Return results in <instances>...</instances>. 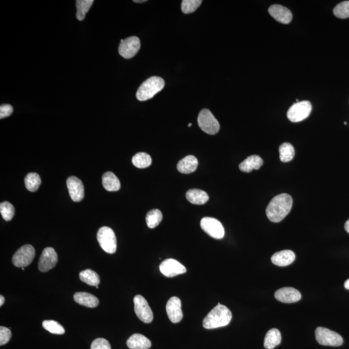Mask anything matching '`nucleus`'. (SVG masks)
<instances>
[{
  "label": "nucleus",
  "mask_w": 349,
  "mask_h": 349,
  "mask_svg": "<svg viewBox=\"0 0 349 349\" xmlns=\"http://www.w3.org/2000/svg\"><path fill=\"white\" fill-rule=\"evenodd\" d=\"M293 200L287 193L279 194L271 200L266 210V216L273 223H279L292 209Z\"/></svg>",
  "instance_id": "obj_1"
},
{
  "label": "nucleus",
  "mask_w": 349,
  "mask_h": 349,
  "mask_svg": "<svg viewBox=\"0 0 349 349\" xmlns=\"http://www.w3.org/2000/svg\"><path fill=\"white\" fill-rule=\"evenodd\" d=\"M232 314L225 305L218 303L203 320L204 328L213 329L225 327L231 322Z\"/></svg>",
  "instance_id": "obj_2"
},
{
  "label": "nucleus",
  "mask_w": 349,
  "mask_h": 349,
  "mask_svg": "<svg viewBox=\"0 0 349 349\" xmlns=\"http://www.w3.org/2000/svg\"><path fill=\"white\" fill-rule=\"evenodd\" d=\"M165 81L162 78L150 77L140 86L136 93V97L139 101L150 100L160 92L165 87Z\"/></svg>",
  "instance_id": "obj_3"
},
{
  "label": "nucleus",
  "mask_w": 349,
  "mask_h": 349,
  "mask_svg": "<svg viewBox=\"0 0 349 349\" xmlns=\"http://www.w3.org/2000/svg\"><path fill=\"white\" fill-rule=\"evenodd\" d=\"M97 240L100 247L106 253L114 254L116 251L117 242L115 232L111 228L103 226L97 232Z\"/></svg>",
  "instance_id": "obj_4"
},
{
  "label": "nucleus",
  "mask_w": 349,
  "mask_h": 349,
  "mask_svg": "<svg viewBox=\"0 0 349 349\" xmlns=\"http://www.w3.org/2000/svg\"><path fill=\"white\" fill-rule=\"evenodd\" d=\"M197 120L200 128L207 134L213 135L219 132V123L210 110L202 109L199 114Z\"/></svg>",
  "instance_id": "obj_5"
},
{
  "label": "nucleus",
  "mask_w": 349,
  "mask_h": 349,
  "mask_svg": "<svg viewBox=\"0 0 349 349\" xmlns=\"http://www.w3.org/2000/svg\"><path fill=\"white\" fill-rule=\"evenodd\" d=\"M315 335L317 342L322 346L338 347L342 346L344 343L341 335L324 327H318Z\"/></svg>",
  "instance_id": "obj_6"
},
{
  "label": "nucleus",
  "mask_w": 349,
  "mask_h": 349,
  "mask_svg": "<svg viewBox=\"0 0 349 349\" xmlns=\"http://www.w3.org/2000/svg\"><path fill=\"white\" fill-rule=\"evenodd\" d=\"M312 111V105L309 101H301L293 104L288 109L287 117L292 122H299L308 118Z\"/></svg>",
  "instance_id": "obj_7"
},
{
  "label": "nucleus",
  "mask_w": 349,
  "mask_h": 349,
  "mask_svg": "<svg viewBox=\"0 0 349 349\" xmlns=\"http://www.w3.org/2000/svg\"><path fill=\"white\" fill-rule=\"evenodd\" d=\"M35 256V250L31 245H25L16 252L12 257V263L19 268L29 266Z\"/></svg>",
  "instance_id": "obj_8"
},
{
  "label": "nucleus",
  "mask_w": 349,
  "mask_h": 349,
  "mask_svg": "<svg viewBox=\"0 0 349 349\" xmlns=\"http://www.w3.org/2000/svg\"><path fill=\"white\" fill-rule=\"evenodd\" d=\"M200 226L204 232L212 238L221 239L225 236V229L221 222L212 217H204L200 221Z\"/></svg>",
  "instance_id": "obj_9"
},
{
  "label": "nucleus",
  "mask_w": 349,
  "mask_h": 349,
  "mask_svg": "<svg viewBox=\"0 0 349 349\" xmlns=\"http://www.w3.org/2000/svg\"><path fill=\"white\" fill-rule=\"evenodd\" d=\"M136 315L144 323H150L154 320V314L148 301L141 295H137L133 299Z\"/></svg>",
  "instance_id": "obj_10"
},
{
  "label": "nucleus",
  "mask_w": 349,
  "mask_h": 349,
  "mask_svg": "<svg viewBox=\"0 0 349 349\" xmlns=\"http://www.w3.org/2000/svg\"><path fill=\"white\" fill-rule=\"evenodd\" d=\"M141 48V41L137 36H131L125 40H120L118 53L126 59L135 57Z\"/></svg>",
  "instance_id": "obj_11"
},
{
  "label": "nucleus",
  "mask_w": 349,
  "mask_h": 349,
  "mask_svg": "<svg viewBox=\"0 0 349 349\" xmlns=\"http://www.w3.org/2000/svg\"><path fill=\"white\" fill-rule=\"evenodd\" d=\"M159 269L164 275L173 277L186 272V267L174 259L164 261L159 266Z\"/></svg>",
  "instance_id": "obj_12"
},
{
  "label": "nucleus",
  "mask_w": 349,
  "mask_h": 349,
  "mask_svg": "<svg viewBox=\"0 0 349 349\" xmlns=\"http://www.w3.org/2000/svg\"><path fill=\"white\" fill-rule=\"evenodd\" d=\"M58 262V255L55 249L51 247L45 248L43 251L38 262L39 270L42 272L51 270Z\"/></svg>",
  "instance_id": "obj_13"
},
{
  "label": "nucleus",
  "mask_w": 349,
  "mask_h": 349,
  "mask_svg": "<svg viewBox=\"0 0 349 349\" xmlns=\"http://www.w3.org/2000/svg\"><path fill=\"white\" fill-rule=\"evenodd\" d=\"M69 193L71 199L75 202H80L84 197V186L83 182L77 176H72L67 179Z\"/></svg>",
  "instance_id": "obj_14"
},
{
  "label": "nucleus",
  "mask_w": 349,
  "mask_h": 349,
  "mask_svg": "<svg viewBox=\"0 0 349 349\" xmlns=\"http://www.w3.org/2000/svg\"><path fill=\"white\" fill-rule=\"evenodd\" d=\"M167 312L168 318L174 323L180 322L183 318L181 309V301L177 297H172L167 304Z\"/></svg>",
  "instance_id": "obj_15"
},
{
  "label": "nucleus",
  "mask_w": 349,
  "mask_h": 349,
  "mask_svg": "<svg viewBox=\"0 0 349 349\" xmlns=\"http://www.w3.org/2000/svg\"><path fill=\"white\" fill-rule=\"evenodd\" d=\"M275 297L280 302L293 303L300 300L301 295L296 288L284 287L280 288L275 292Z\"/></svg>",
  "instance_id": "obj_16"
},
{
  "label": "nucleus",
  "mask_w": 349,
  "mask_h": 349,
  "mask_svg": "<svg viewBox=\"0 0 349 349\" xmlns=\"http://www.w3.org/2000/svg\"><path fill=\"white\" fill-rule=\"evenodd\" d=\"M268 12L273 18L284 24H288L292 19V14L288 8L280 5H273L268 8Z\"/></svg>",
  "instance_id": "obj_17"
},
{
  "label": "nucleus",
  "mask_w": 349,
  "mask_h": 349,
  "mask_svg": "<svg viewBox=\"0 0 349 349\" xmlns=\"http://www.w3.org/2000/svg\"><path fill=\"white\" fill-rule=\"evenodd\" d=\"M296 259L294 252L289 250L276 252L271 258L272 263L279 266H286L292 263Z\"/></svg>",
  "instance_id": "obj_18"
},
{
  "label": "nucleus",
  "mask_w": 349,
  "mask_h": 349,
  "mask_svg": "<svg viewBox=\"0 0 349 349\" xmlns=\"http://www.w3.org/2000/svg\"><path fill=\"white\" fill-rule=\"evenodd\" d=\"M127 346L130 349H149L152 346V343L146 336L135 334L129 337Z\"/></svg>",
  "instance_id": "obj_19"
},
{
  "label": "nucleus",
  "mask_w": 349,
  "mask_h": 349,
  "mask_svg": "<svg viewBox=\"0 0 349 349\" xmlns=\"http://www.w3.org/2000/svg\"><path fill=\"white\" fill-rule=\"evenodd\" d=\"M197 159L193 155H188L184 157L177 164L178 171L184 174L193 173L197 170Z\"/></svg>",
  "instance_id": "obj_20"
},
{
  "label": "nucleus",
  "mask_w": 349,
  "mask_h": 349,
  "mask_svg": "<svg viewBox=\"0 0 349 349\" xmlns=\"http://www.w3.org/2000/svg\"><path fill=\"white\" fill-rule=\"evenodd\" d=\"M263 165V161L258 155H252L239 165L241 172L250 173L253 170H258Z\"/></svg>",
  "instance_id": "obj_21"
},
{
  "label": "nucleus",
  "mask_w": 349,
  "mask_h": 349,
  "mask_svg": "<svg viewBox=\"0 0 349 349\" xmlns=\"http://www.w3.org/2000/svg\"><path fill=\"white\" fill-rule=\"evenodd\" d=\"M186 197L189 202L197 205H202L209 200L208 193L199 189H191L187 191Z\"/></svg>",
  "instance_id": "obj_22"
},
{
  "label": "nucleus",
  "mask_w": 349,
  "mask_h": 349,
  "mask_svg": "<svg viewBox=\"0 0 349 349\" xmlns=\"http://www.w3.org/2000/svg\"><path fill=\"white\" fill-rule=\"evenodd\" d=\"M75 302L84 307L94 308L98 305L99 300L96 296L87 292H77L74 295Z\"/></svg>",
  "instance_id": "obj_23"
},
{
  "label": "nucleus",
  "mask_w": 349,
  "mask_h": 349,
  "mask_svg": "<svg viewBox=\"0 0 349 349\" xmlns=\"http://www.w3.org/2000/svg\"><path fill=\"white\" fill-rule=\"evenodd\" d=\"M102 185L107 191H116L120 188V182L117 176L111 172H106L102 176Z\"/></svg>",
  "instance_id": "obj_24"
},
{
  "label": "nucleus",
  "mask_w": 349,
  "mask_h": 349,
  "mask_svg": "<svg viewBox=\"0 0 349 349\" xmlns=\"http://www.w3.org/2000/svg\"><path fill=\"white\" fill-rule=\"evenodd\" d=\"M281 342V335L279 330L271 329L267 332L264 338V346L266 349H273Z\"/></svg>",
  "instance_id": "obj_25"
},
{
  "label": "nucleus",
  "mask_w": 349,
  "mask_h": 349,
  "mask_svg": "<svg viewBox=\"0 0 349 349\" xmlns=\"http://www.w3.org/2000/svg\"><path fill=\"white\" fill-rule=\"evenodd\" d=\"M79 276L82 281L90 286H98L100 283V277L98 273L90 269L82 271Z\"/></svg>",
  "instance_id": "obj_26"
},
{
  "label": "nucleus",
  "mask_w": 349,
  "mask_h": 349,
  "mask_svg": "<svg viewBox=\"0 0 349 349\" xmlns=\"http://www.w3.org/2000/svg\"><path fill=\"white\" fill-rule=\"evenodd\" d=\"M280 160L283 163H288L294 159L295 155L294 148L290 143L282 144L279 148Z\"/></svg>",
  "instance_id": "obj_27"
},
{
  "label": "nucleus",
  "mask_w": 349,
  "mask_h": 349,
  "mask_svg": "<svg viewBox=\"0 0 349 349\" xmlns=\"http://www.w3.org/2000/svg\"><path fill=\"white\" fill-rule=\"evenodd\" d=\"M152 159L150 155L146 153H138L133 156L132 163L138 168H146L152 165Z\"/></svg>",
  "instance_id": "obj_28"
},
{
  "label": "nucleus",
  "mask_w": 349,
  "mask_h": 349,
  "mask_svg": "<svg viewBox=\"0 0 349 349\" xmlns=\"http://www.w3.org/2000/svg\"><path fill=\"white\" fill-rule=\"evenodd\" d=\"M41 182V178L40 175L36 173H29L27 174L25 178V185L26 188L28 190L34 192L37 191L39 187H40Z\"/></svg>",
  "instance_id": "obj_29"
},
{
  "label": "nucleus",
  "mask_w": 349,
  "mask_h": 349,
  "mask_svg": "<svg viewBox=\"0 0 349 349\" xmlns=\"http://www.w3.org/2000/svg\"><path fill=\"white\" fill-rule=\"evenodd\" d=\"M163 213L158 209H154L150 211L146 215V224L149 228H155L160 225L163 220Z\"/></svg>",
  "instance_id": "obj_30"
},
{
  "label": "nucleus",
  "mask_w": 349,
  "mask_h": 349,
  "mask_svg": "<svg viewBox=\"0 0 349 349\" xmlns=\"http://www.w3.org/2000/svg\"><path fill=\"white\" fill-rule=\"evenodd\" d=\"M94 3L93 0H77V18L79 21H83L85 18L86 13L89 11L90 6Z\"/></svg>",
  "instance_id": "obj_31"
},
{
  "label": "nucleus",
  "mask_w": 349,
  "mask_h": 349,
  "mask_svg": "<svg viewBox=\"0 0 349 349\" xmlns=\"http://www.w3.org/2000/svg\"><path fill=\"white\" fill-rule=\"evenodd\" d=\"M42 325L45 330L54 335H62L65 333L64 327L55 321L45 320L42 323Z\"/></svg>",
  "instance_id": "obj_32"
},
{
  "label": "nucleus",
  "mask_w": 349,
  "mask_h": 349,
  "mask_svg": "<svg viewBox=\"0 0 349 349\" xmlns=\"http://www.w3.org/2000/svg\"><path fill=\"white\" fill-rule=\"evenodd\" d=\"M201 0H183L181 3V10L184 14L195 12L201 5Z\"/></svg>",
  "instance_id": "obj_33"
},
{
  "label": "nucleus",
  "mask_w": 349,
  "mask_h": 349,
  "mask_svg": "<svg viewBox=\"0 0 349 349\" xmlns=\"http://www.w3.org/2000/svg\"><path fill=\"white\" fill-rule=\"evenodd\" d=\"M0 212L6 221H11L14 215V208L9 202L5 201L0 204Z\"/></svg>",
  "instance_id": "obj_34"
},
{
  "label": "nucleus",
  "mask_w": 349,
  "mask_h": 349,
  "mask_svg": "<svg viewBox=\"0 0 349 349\" xmlns=\"http://www.w3.org/2000/svg\"><path fill=\"white\" fill-rule=\"evenodd\" d=\"M334 14L338 18H349V1H345L338 4L334 8Z\"/></svg>",
  "instance_id": "obj_35"
},
{
  "label": "nucleus",
  "mask_w": 349,
  "mask_h": 349,
  "mask_svg": "<svg viewBox=\"0 0 349 349\" xmlns=\"http://www.w3.org/2000/svg\"><path fill=\"white\" fill-rule=\"evenodd\" d=\"M90 349H111V347L107 340L97 338L92 342Z\"/></svg>",
  "instance_id": "obj_36"
},
{
  "label": "nucleus",
  "mask_w": 349,
  "mask_h": 349,
  "mask_svg": "<svg viewBox=\"0 0 349 349\" xmlns=\"http://www.w3.org/2000/svg\"><path fill=\"white\" fill-rule=\"evenodd\" d=\"M11 336L12 333L10 329L3 326L0 327V346L7 344L10 341Z\"/></svg>",
  "instance_id": "obj_37"
},
{
  "label": "nucleus",
  "mask_w": 349,
  "mask_h": 349,
  "mask_svg": "<svg viewBox=\"0 0 349 349\" xmlns=\"http://www.w3.org/2000/svg\"><path fill=\"white\" fill-rule=\"evenodd\" d=\"M13 112V107L10 104H3L1 105L0 107V118H4L5 117H8Z\"/></svg>",
  "instance_id": "obj_38"
},
{
  "label": "nucleus",
  "mask_w": 349,
  "mask_h": 349,
  "mask_svg": "<svg viewBox=\"0 0 349 349\" xmlns=\"http://www.w3.org/2000/svg\"><path fill=\"white\" fill-rule=\"evenodd\" d=\"M345 229H346V232H348L349 234V219L348 220L346 224H345Z\"/></svg>",
  "instance_id": "obj_39"
},
{
  "label": "nucleus",
  "mask_w": 349,
  "mask_h": 349,
  "mask_svg": "<svg viewBox=\"0 0 349 349\" xmlns=\"http://www.w3.org/2000/svg\"><path fill=\"white\" fill-rule=\"evenodd\" d=\"M4 302H5V297L1 295V296H0V306H1V307L3 305Z\"/></svg>",
  "instance_id": "obj_40"
},
{
  "label": "nucleus",
  "mask_w": 349,
  "mask_h": 349,
  "mask_svg": "<svg viewBox=\"0 0 349 349\" xmlns=\"http://www.w3.org/2000/svg\"><path fill=\"white\" fill-rule=\"evenodd\" d=\"M344 286L346 289L349 290V279L345 282Z\"/></svg>",
  "instance_id": "obj_41"
},
{
  "label": "nucleus",
  "mask_w": 349,
  "mask_h": 349,
  "mask_svg": "<svg viewBox=\"0 0 349 349\" xmlns=\"http://www.w3.org/2000/svg\"><path fill=\"white\" fill-rule=\"evenodd\" d=\"M133 1L135 2V3H144V2H146V0H141V1H139V0L136 1V0H134Z\"/></svg>",
  "instance_id": "obj_42"
},
{
  "label": "nucleus",
  "mask_w": 349,
  "mask_h": 349,
  "mask_svg": "<svg viewBox=\"0 0 349 349\" xmlns=\"http://www.w3.org/2000/svg\"><path fill=\"white\" fill-rule=\"evenodd\" d=\"M191 125H192V124H191V123H189V124H188V125H187V126H188V127H191Z\"/></svg>",
  "instance_id": "obj_43"
},
{
  "label": "nucleus",
  "mask_w": 349,
  "mask_h": 349,
  "mask_svg": "<svg viewBox=\"0 0 349 349\" xmlns=\"http://www.w3.org/2000/svg\"><path fill=\"white\" fill-rule=\"evenodd\" d=\"M21 270H25V268H21Z\"/></svg>",
  "instance_id": "obj_44"
}]
</instances>
